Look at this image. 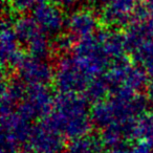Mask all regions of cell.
<instances>
[{
  "mask_svg": "<svg viewBox=\"0 0 153 153\" xmlns=\"http://www.w3.org/2000/svg\"><path fill=\"white\" fill-rule=\"evenodd\" d=\"M76 40L74 36L67 33V34H59L55 36V39L51 41L53 44V51L56 53H60L61 56L67 55L70 49H74Z\"/></svg>",
  "mask_w": 153,
  "mask_h": 153,
  "instance_id": "cell-21",
  "label": "cell"
},
{
  "mask_svg": "<svg viewBox=\"0 0 153 153\" xmlns=\"http://www.w3.org/2000/svg\"><path fill=\"white\" fill-rule=\"evenodd\" d=\"M19 79L25 85H48L53 81L55 67L47 60L26 56L17 69Z\"/></svg>",
  "mask_w": 153,
  "mask_h": 153,
  "instance_id": "cell-8",
  "label": "cell"
},
{
  "mask_svg": "<svg viewBox=\"0 0 153 153\" xmlns=\"http://www.w3.org/2000/svg\"><path fill=\"white\" fill-rule=\"evenodd\" d=\"M111 88V94H136L147 87L146 72L135 63L126 60L111 65L104 74Z\"/></svg>",
  "mask_w": 153,
  "mask_h": 153,
  "instance_id": "cell-4",
  "label": "cell"
},
{
  "mask_svg": "<svg viewBox=\"0 0 153 153\" xmlns=\"http://www.w3.org/2000/svg\"><path fill=\"white\" fill-rule=\"evenodd\" d=\"M1 153H35V152L27 148H24V149L18 148V149H14V150H1Z\"/></svg>",
  "mask_w": 153,
  "mask_h": 153,
  "instance_id": "cell-27",
  "label": "cell"
},
{
  "mask_svg": "<svg viewBox=\"0 0 153 153\" xmlns=\"http://www.w3.org/2000/svg\"><path fill=\"white\" fill-rule=\"evenodd\" d=\"M26 147L35 153H63L64 135L48 119H44L33 126Z\"/></svg>",
  "mask_w": 153,
  "mask_h": 153,
  "instance_id": "cell-7",
  "label": "cell"
},
{
  "mask_svg": "<svg viewBox=\"0 0 153 153\" xmlns=\"http://www.w3.org/2000/svg\"><path fill=\"white\" fill-rule=\"evenodd\" d=\"M132 138L153 146V112L146 111L136 117L132 127Z\"/></svg>",
  "mask_w": 153,
  "mask_h": 153,
  "instance_id": "cell-19",
  "label": "cell"
},
{
  "mask_svg": "<svg viewBox=\"0 0 153 153\" xmlns=\"http://www.w3.org/2000/svg\"><path fill=\"white\" fill-rule=\"evenodd\" d=\"M138 0H112L103 7L100 14V21L109 28L127 26L129 24Z\"/></svg>",
  "mask_w": 153,
  "mask_h": 153,
  "instance_id": "cell-12",
  "label": "cell"
},
{
  "mask_svg": "<svg viewBox=\"0 0 153 153\" xmlns=\"http://www.w3.org/2000/svg\"><path fill=\"white\" fill-rule=\"evenodd\" d=\"M89 102L76 94H59L55 98L53 109L47 119L69 140L90 134L92 129Z\"/></svg>",
  "mask_w": 153,
  "mask_h": 153,
  "instance_id": "cell-1",
  "label": "cell"
},
{
  "mask_svg": "<svg viewBox=\"0 0 153 153\" xmlns=\"http://www.w3.org/2000/svg\"><path fill=\"white\" fill-rule=\"evenodd\" d=\"M134 121L125 124H111L102 129L100 137L104 146L113 149L120 146H124L125 142L127 140H133L132 127H133Z\"/></svg>",
  "mask_w": 153,
  "mask_h": 153,
  "instance_id": "cell-15",
  "label": "cell"
},
{
  "mask_svg": "<svg viewBox=\"0 0 153 153\" xmlns=\"http://www.w3.org/2000/svg\"><path fill=\"white\" fill-rule=\"evenodd\" d=\"M100 17L89 7H80L66 16L65 28L76 39L86 38L98 32L100 25Z\"/></svg>",
  "mask_w": 153,
  "mask_h": 153,
  "instance_id": "cell-11",
  "label": "cell"
},
{
  "mask_svg": "<svg viewBox=\"0 0 153 153\" xmlns=\"http://www.w3.org/2000/svg\"><path fill=\"white\" fill-rule=\"evenodd\" d=\"M131 153H153V146L144 140H136L130 148Z\"/></svg>",
  "mask_w": 153,
  "mask_h": 153,
  "instance_id": "cell-23",
  "label": "cell"
},
{
  "mask_svg": "<svg viewBox=\"0 0 153 153\" xmlns=\"http://www.w3.org/2000/svg\"><path fill=\"white\" fill-rule=\"evenodd\" d=\"M40 28L48 36H57L65 28L66 17L62 9L53 2H41L36 5L32 12Z\"/></svg>",
  "mask_w": 153,
  "mask_h": 153,
  "instance_id": "cell-10",
  "label": "cell"
},
{
  "mask_svg": "<svg viewBox=\"0 0 153 153\" xmlns=\"http://www.w3.org/2000/svg\"><path fill=\"white\" fill-rule=\"evenodd\" d=\"M104 144L100 136L87 134L82 137L70 140L65 146L63 153H101Z\"/></svg>",
  "mask_w": 153,
  "mask_h": 153,
  "instance_id": "cell-18",
  "label": "cell"
},
{
  "mask_svg": "<svg viewBox=\"0 0 153 153\" xmlns=\"http://www.w3.org/2000/svg\"><path fill=\"white\" fill-rule=\"evenodd\" d=\"M86 1L94 7H105L108 3H110L112 0H86Z\"/></svg>",
  "mask_w": 153,
  "mask_h": 153,
  "instance_id": "cell-26",
  "label": "cell"
},
{
  "mask_svg": "<svg viewBox=\"0 0 153 153\" xmlns=\"http://www.w3.org/2000/svg\"><path fill=\"white\" fill-rule=\"evenodd\" d=\"M55 98L47 85H26L23 101L16 110L28 121L44 120L51 114Z\"/></svg>",
  "mask_w": 153,
  "mask_h": 153,
  "instance_id": "cell-6",
  "label": "cell"
},
{
  "mask_svg": "<svg viewBox=\"0 0 153 153\" xmlns=\"http://www.w3.org/2000/svg\"><path fill=\"white\" fill-rule=\"evenodd\" d=\"M111 94V88L104 74L94 79L84 92V97L89 103H98L107 99Z\"/></svg>",
  "mask_w": 153,
  "mask_h": 153,
  "instance_id": "cell-20",
  "label": "cell"
},
{
  "mask_svg": "<svg viewBox=\"0 0 153 153\" xmlns=\"http://www.w3.org/2000/svg\"><path fill=\"white\" fill-rule=\"evenodd\" d=\"M72 51V56L92 79L104 74L111 66L97 33L76 41Z\"/></svg>",
  "mask_w": 153,
  "mask_h": 153,
  "instance_id": "cell-5",
  "label": "cell"
},
{
  "mask_svg": "<svg viewBox=\"0 0 153 153\" xmlns=\"http://www.w3.org/2000/svg\"><path fill=\"white\" fill-rule=\"evenodd\" d=\"M92 80L74 56H60L53 81L59 94H84Z\"/></svg>",
  "mask_w": 153,
  "mask_h": 153,
  "instance_id": "cell-3",
  "label": "cell"
},
{
  "mask_svg": "<svg viewBox=\"0 0 153 153\" xmlns=\"http://www.w3.org/2000/svg\"><path fill=\"white\" fill-rule=\"evenodd\" d=\"M109 153H131V152H130V149H127L125 146H120L117 147V148L111 149Z\"/></svg>",
  "mask_w": 153,
  "mask_h": 153,
  "instance_id": "cell-28",
  "label": "cell"
},
{
  "mask_svg": "<svg viewBox=\"0 0 153 153\" xmlns=\"http://www.w3.org/2000/svg\"><path fill=\"white\" fill-rule=\"evenodd\" d=\"M133 63L142 68L148 76L153 79V38L145 40L131 51Z\"/></svg>",
  "mask_w": 153,
  "mask_h": 153,
  "instance_id": "cell-17",
  "label": "cell"
},
{
  "mask_svg": "<svg viewBox=\"0 0 153 153\" xmlns=\"http://www.w3.org/2000/svg\"><path fill=\"white\" fill-rule=\"evenodd\" d=\"M146 89H147L146 97H147V100H148V104L153 109V79L152 81L148 82Z\"/></svg>",
  "mask_w": 153,
  "mask_h": 153,
  "instance_id": "cell-25",
  "label": "cell"
},
{
  "mask_svg": "<svg viewBox=\"0 0 153 153\" xmlns=\"http://www.w3.org/2000/svg\"><path fill=\"white\" fill-rule=\"evenodd\" d=\"M26 85L20 79H7L2 81L1 86V113L16 110L23 101Z\"/></svg>",
  "mask_w": 153,
  "mask_h": 153,
  "instance_id": "cell-14",
  "label": "cell"
},
{
  "mask_svg": "<svg viewBox=\"0 0 153 153\" xmlns=\"http://www.w3.org/2000/svg\"><path fill=\"white\" fill-rule=\"evenodd\" d=\"M38 4L37 0H11L10 7L15 14L25 15L27 12H33V10Z\"/></svg>",
  "mask_w": 153,
  "mask_h": 153,
  "instance_id": "cell-22",
  "label": "cell"
},
{
  "mask_svg": "<svg viewBox=\"0 0 153 153\" xmlns=\"http://www.w3.org/2000/svg\"><path fill=\"white\" fill-rule=\"evenodd\" d=\"M13 27L20 44L26 45L43 30L40 28L33 16L20 15L13 21Z\"/></svg>",
  "mask_w": 153,
  "mask_h": 153,
  "instance_id": "cell-16",
  "label": "cell"
},
{
  "mask_svg": "<svg viewBox=\"0 0 153 153\" xmlns=\"http://www.w3.org/2000/svg\"><path fill=\"white\" fill-rule=\"evenodd\" d=\"M51 1L59 5L61 9H71L79 2V0H51Z\"/></svg>",
  "mask_w": 153,
  "mask_h": 153,
  "instance_id": "cell-24",
  "label": "cell"
},
{
  "mask_svg": "<svg viewBox=\"0 0 153 153\" xmlns=\"http://www.w3.org/2000/svg\"><path fill=\"white\" fill-rule=\"evenodd\" d=\"M97 35L101 41L103 51L110 61L111 65L126 60L125 56L128 48L124 34L117 33L113 28H107V30H99Z\"/></svg>",
  "mask_w": 153,
  "mask_h": 153,
  "instance_id": "cell-13",
  "label": "cell"
},
{
  "mask_svg": "<svg viewBox=\"0 0 153 153\" xmlns=\"http://www.w3.org/2000/svg\"><path fill=\"white\" fill-rule=\"evenodd\" d=\"M1 64L3 68H11V69H17L18 66L22 63L25 59L26 55L20 49L19 40H18L16 33L13 27V22L3 18L2 24H1Z\"/></svg>",
  "mask_w": 153,
  "mask_h": 153,
  "instance_id": "cell-9",
  "label": "cell"
},
{
  "mask_svg": "<svg viewBox=\"0 0 153 153\" xmlns=\"http://www.w3.org/2000/svg\"><path fill=\"white\" fill-rule=\"evenodd\" d=\"M37 1H38V3H41V2H45L47 0H37Z\"/></svg>",
  "mask_w": 153,
  "mask_h": 153,
  "instance_id": "cell-29",
  "label": "cell"
},
{
  "mask_svg": "<svg viewBox=\"0 0 153 153\" xmlns=\"http://www.w3.org/2000/svg\"><path fill=\"white\" fill-rule=\"evenodd\" d=\"M7 1H11V0H7Z\"/></svg>",
  "mask_w": 153,
  "mask_h": 153,
  "instance_id": "cell-30",
  "label": "cell"
},
{
  "mask_svg": "<svg viewBox=\"0 0 153 153\" xmlns=\"http://www.w3.org/2000/svg\"><path fill=\"white\" fill-rule=\"evenodd\" d=\"M149 106L147 97L140 94H113L107 99L94 103L91 107L94 126L104 129L111 124H125L133 122Z\"/></svg>",
  "mask_w": 153,
  "mask_h": 153,
  "instance_id": "cell-2",
  "label": "cell"
}]
</instances>
